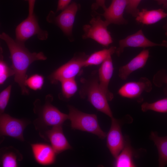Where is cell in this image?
<instances>
[{
  "mask_svg": "<svg viewBox=\"0 0 167 167\" xmlns=\"http://www.w3.org/2000/svg\"><path fill=\"white\" fill-rule=\"evenodd\" d=\"M26 126L25 122L23 120L13 118L7 114H1L0 131L2 135L10 136L23 141V132Z\"/></svg>",
  "mask_w": 167,
  "mask_h": 167,
  "instance_id": "cell-8",
  "label": "cell"
},
{
  "mask_svg": "<svg viewBox=\"0 0 167 167\" xmlns=\"http://www.w3.org/2000/svg\"><path fill=\"white\" fill-rule=\"evenodd\" d=\"M141 109L143 112L151 110L160 113H167V98L152 103H143L141 105Z\"/></svg>",
  "mask_w": 167,
  "mask_h": 167,
  "instance_id": "cell-22",
  "label": "cell"
},
{
  "mask_svg": "<svg viewBox=\"0 0 167 167\" xmlns=\"http://www.w3.org/2000/svg\"><path fill=\"white\" fill-rule=\"evenodd\" d=\"M79 7L76 3L72 2L63 10L58 15L54 17L53 20L49 22L55 24L66 35L71 36Z\"/></svg>",
  "mask_w": 167,
  "mask_h": 167,
  "instance_id": "cell-12",
  "label": "cell"
},
{
  "mask_svg": "<svg viewBox=\"0 0 167 167\" xmlns=\"http://www.w3.org/2000/svg\"><path fill=\"white\" fill-rule=\"evenodd\" d=\"M113 70L111 55H110L101 64L98 71L100 87L108 101H111L113 98V93L109 90L108 88Z\"/></svg>",
  "mask_w": 167,
  "mask_h": 167,
  "instance_id": "cell-13",
  "label": "cell"
},
{
  "mask_svg": "<svg viewBox=\"0 0 167 167\" xmlns=\"http://www.w3.org/2000/svg\"><path fill=\"white\" fill-rule=\"evenodd\" d=\"M163 28L165 31L166 36L167 37V22L164 25Z\"/></svg>",
  "mask_w": 167,
  "mask_h": 167,
  "instance_id": "cell-34",
  "label": "cell"
},
{
  "mask_svg": "<svg viewBox=\"0 0 167 167\" xmlns=\"http://www.w3.org/2000/svg\"><path fill=\"white\" fill-rule=\"evenodd\" d=\"M36 35L41 40H46L48 36L47 31L41 28L37 19L33 14L28 15L17 26L15 29L16 40L24 43L28 39Z\"/></svg>",
  "mask_w": 167,
  "mask_h": 167,
  "instance_id": "cell-6",
  "label": "cell"
},
{
  "mask_svg": "<svg viewBox=\"0 0 167 167\" xmlns=\"http://www.w3.org/2000/svg\"><path fill=\"white\" fill-rule=\"evenodd\" d=\"M89 24L83 26V39H92L105 47L108 46L113 42L110 33L107 30L108 25L100 16L92 18Z\"/></svg>",
  "mask_w": 167,
  "mask_h": 167,
  "instance_id": "cell-4",
  "label": "cell"
},
{
  "mask_svg": "<svg viewBox=\"0 0 167 167\" xmlns=\"http://www.w3.org/2000/svg\"><path fill=\"white\" fill-rule=\"evenodd\" d=\"M11 85H9L0 93V113H3L9 101L10 97Z\"/></svg>",
  "mask_w": 167,
  "mask_h": 167,
  "instance_id": "cell-27",
  "label": "cell"
},
{
  "mask_svg": "<svg viewBox=\"0 0 167 167\" xmlns=\"http://www.w3.org/2000/svg\"><path fill=\"white\" fill-rule=\"evenodd\" d=\"M149 49H144L126 64L121 66L118 70V76L122 80L127 79L133 71L143 68L149 57Z\"/></svg>",
  "mask_w": 167,
  "mask_h": 167,
  "instance_id": "cell-14",
  "label": "cell"
},
{
  "mask_svg": "<svg viewBox=\"0 0 167 167\" xmlns=\"http://www.w3.org/2000/svg\"><path fill=\"white\" fill-rule=\"evenodd\" d=\"M0 38L5 42L10 51L12 63L11 67L15 72V81L20 86L22 94H28L25 82L29 66L35 61L45 60L47 58L41 52L31 53L25 47L24 43L14 40L4 32L0 34Z\"/></svg>",
  "mask_w": 167,
  "mask_h": 167,
  "instance_id": "cell-1",
  "label": "cell"
},
{
  "mask_svg": "<svg viewBox=\"0 0 167 167\" xmlns=\"http://www.w3.org/2000/svg\"><path fill=\"white\" fill-rule=\"evenodd\" d=\"M88 57L85 54L75 56L60 66L49 76L51 83L56 84L65 80L75 79L84 67V61Z\"/></svg>",
  "mask_w": 167,
  "mask_h": 167,
  "instance_id": "cell-5",
  "label": "cell"
},
{
  "mask_svg": "<svg viewBox=\"0 0 167 167\" xmlns=\"http://www.w3.org/2000/svg\"><path fill=\"white\" fill-rule=\"evenodd\" d=\"M46 134L57 154L71 148L63 134L62 125L52 127L51 129L46 131Z\"/></svg>",
  "mask_w": 167,
  "mask_h": 167,
  "instance_id": "cell-17",
  "label": "cell"
},
{
  "mask_svg": "<svg viewBox=\"0 0 167 167\" xmlns=\"http://www.w3.org/2000/svg\"><path fill=\"white\" fill-rule=\"evenodd\" d=\"M31 146L34 158L38 163L47 165L54 163L57 154L51 146L36 143L31 144Z\"/></svg>",
  "mask_w": 167,
  "mask_h": 167,
  "instance_id": "cell-15",
  "label": "cell"
},
{
  "mask_svg": "<svg viewBox=\"0 0 167 167\" xmlns=\"http://www.w3.org/2000/svg\"><path fill=\"white\" fill-rule=\"evenodd\" d=\"M156 46L167 47V41H163L161 44L153 42L145 36L142 29H140L134 34L120 40L119 41V46L116 48L115 53L118 56H119L126 47L145 48Z\"/></svg>",
  "mask_w": 167,
  "mask_h": 167,
  "instance_id": "cell-7",
  "label": "cell"
},
{
  "mask_svg": "<svg viewBox=\"0 0 167 167\" xmlns=\"http://www.w3.org/2000/svg\"><path fill=\"white\" fill-rule=\"evenodd\" d=\"M71 0H58L56 11L63 10L67 6Z\"/></svg>",
  "mask_w": 167,
  "mask_h": 167,
  "instance_id": "cell-30",
  "label": "cell"
},
{
  "mask_svg": "<svg viewBox=\"0 0 167 167\" xmlns=\"http://www.w3.org/2000/svg\"><path fill=\"white\" fill-rule=\"evenodd\" d=\"M15 72L12 68L8 66L4 61L2 53L0 54V84L2 85L9 77L14 75Z\"/></svg>",
  "mask_w": 167,
  "mask_h": 167,
  "instance_id": "cell-25",
  "label": "cell"
},
{
  "mask_svg": "<svg viewBox=\"0 0 167 167\" xmlns=\"http://www.w3.org/2000/svg\"><path fill=\"white\" fill-rule=\"evenodd\" d=\"M167 17V13L163 9L148 10L142 9L135 17V20L138 23L149 25L155 24Z\"/></svg>",
  "mask_w": 167,
  "mask_h": 167,
  "instance_id": "cell-18",
  "label": "cell"
},
{
  "mask_svg": "<svg viewBox=\"0 0 167 167\" xmlns=\"http://www.w3.org/2000/svg\"><path fill=\"white\" fill-rule=\"evenodd\" d=\"M152 89V84L150 80L146 77H142L137 81L125 83L119 89L118 93L123 97L135 98L144 92H150Z\"/></svg>",
  "mask_w": 167,
  "mask_h": 167,
  "instance_id": "cell-11",
  "label": "cell"
},
{
  "mask_svg": "<svg viewBox=\"0 0 167 167\" xmlns=\"http://www.w3.org/2000/svg\"><path fill=\"white\" fill-rule=\"evenodd\" d=\"M150 137L158 150L159 166H165L167 165V136L160 137L156 132L152 131Z\"/></svg>",
  "mask_w": 167,
  "mask_h": 167,
  "instance_id": "cell-19",
  "label": "cell"
},
{
  "mask_svg": "<svg viewBox=\"0 0 167 167\" xmlns=\"http://www.w3.org/2000/svg\"><path fill=\"white\" fill-rule=\"evenodd\" d=\"M159 5H162L164 9L167 10V0H154Z\"/></svg>",
  "mask_w": 167,
  "mask_h": 167,
  "instance_id": "cell-33",
  "label": "cell"
},
{
  "mask_svg": "<svg viewBox=\"0 0 167 167\" xmlns=\"http://www.w3.org/2000/svg\"><path fill=\"white\" fill-rule=\"evenodd\" d=\"M2 166L3 167H16L18 166L16 154L9 152L3 153L1 159Z\"/></svg>",
  "mask_w": 167,
  "mask_h": 167,
  "instance_id": "cell-26",
  "label": "cell"
},
{
  "mask_svg": "<svg viewBox=\"0 0 167 167\" xmlns=\"http://www.w3.org/2000/svg\"><path fill=\"white\" fill-rule=\"evenodd\" d=\"M133 152L129 141L125 140L124 146L115 158L114 166L117 167H132L136 165L133 160Z\"/></svg>",
  "mask_w": 167,
  "mask_h": 167,
  "instance_id": "cell-20",
  "label": "cell"
},
{
  "mask_svg": "<svg viewBox=\"0 0 167 167\" xmlns=\"http://www.w3.org/2000/svg\"><path fill=\"white\" fill-rule=\"evenodd\" d=\"M99 7H102L104 11L106 9L107 7L105 5V0H96L95 3L93 4L92 6V9L94 10Z\"/></svg>",
  "mask_w": 167,
  "mask_h": 167,
  "instance_id": "cell-31",
  "label": "cell"
},
{
  "mask_svg": "<svg viewBox=\"0 0 167 167\" xmlns=\"http://www.w3.org/2000/svg\"><path fill=\"white\" fill-rule=\"evenodd\" d=\"M61 83L62 93L66 99L70 98L77 91V85L75 78L65 80Z\"/></svg>",
  "mask_w": 167,
  "mask_h": 167,
  "instance_id": "cell-23",
  "label": "cell"
},
{
  "mask_svg": "<svg viewBox=\"0 0 167 167\" xmlns=\"http://www.w3.org/2000/svg\"><path fill=\"white\" fill-rule=\"evenodd\" d=\"M116 47L112 46L95 52L88 56L84 62V67L101 64L109 56L115 53Z\"/></svg>",
  "mask_w": 167,
  "mask_h": 167,
  "instance_id": "cell-21",
  "label": "cell"
},
{
  "mask_svg": "<svg viewBox=\"0 0 167 167\" xmlns=\"http://www.w3.org/2000/svg\"><path fill=\"white\" fill-rule=\"evenodd\" d=\"M68 108V119L71 121L72 129L94 134L102 139L106 136V133L99 125L96 114L83 112L71 105Z\"/></svg>",
  "mask_w": 167,
  "mask_h": 167,
  "instance_id": "cell-3",
  "label": "cell"
},
{
  "mask_svg": "<svg viewBox=\"0 0 167 167\" xmlns=\"http://www.w3.org/2000/svg\"><path fill=\"white\" fill-rule=\"evenodd\" d=\"M44 83V77L37 74L33 75L27 78L25 82L26 86L34 90L41 89Z\"/></svg>",
  "mask_w": 167,
  "mask_h": 167,
  "instance_id": "cell-24",
  "label": "cell"
},
{
  "mask_svg": "<svg viewBox=\"0 0 167 167\" xmlns=\"http://www.w3.org/2000/svg\"><path fill=\"white\" fill-rule=\"evenodd\" d=\"M96 74L93 72L89 79H83L80 96L84 98L87 97L88 101L96 109L112 118L113 117L108 100L100 87L98 77L95 76Z\"/></svg>",
  "mask_w": 167,
  "mask_h": 167,
  "instance_id": "cell-2",
  "label": "cell"
},
{
  "mask_svg": "<svg viewBox=\"0 0 167 167\" xmlns=\"http://www.w3.org/2000/svg\"><path fill=\"white\" fill-rule=\"evenodd\" d=\"M142 0H128V4L125 11L132 16L136 17L139 10L138 7Z\"/></svg>",
  "mask_w": 167,
  "mask_h": 167,
  "instance_id": "cell-29",
  "label": "cell"
},
{
  "mask_svg": "<svg viewBox=\"0 0 167 167\" xmlns=\"http://www.w3.org/2000/svg\"><path fill=\"white\" fill-rule=\"evenodd\" d=\"M27 1L28 4V15H31L34 14V10L36 0H24Z\"/></svg>",
  "mask_w": 167,
  "mask_h": 167,
  "instance_id": "cell-32",
  "label": "cell"
},
{
  "mask_svg": "<svg viewBox=\"0 0 167 167\" xmlns=\"http://www.w3.org/2000/svg\"><path fill=\"white\" fill-rule=\"evenodd\" d=\"M153 82L156 87H161L164 84H167V74L165 70L161 69L154 75Z\"/></svg>",
  "mask_w": 167,
  "mask_h": 167,
  "instance_id": "cell-28",
  "label": "cell"
},
{
  "mask_svg": "<svg viewBox=\"0 0 167 167\" xmlns=\"http://www.w3.org/2000/svg\"><path fill=\"white\" fill-rule=\"evenodd\" d=\"M41 115L44 123L52 127L62 125L64 122L68 119V115L61 112L49 101H47L44 105Z\"/></svg>",
  "mask_w": 167,
  "mask_h": 167,
  "instance_id": "cell-16",
  "label": "cell"
},
{
  "mask_svg": "<svg viewBox=\"0 0 167 167\" xmlns=\"http://www.w3.org/2000/svg\"><path fill=\"white\" fill-rule=\"evenodd\" d=\"M110 129L106 135V144L113 156L117 157L123 149L125 140L122 135L120 121L111 118Z\"/></svg>",
  "mask_w": 167,
  "mask_h": 167,
  "instance_id": "cell-9",
  "label": "cell"
},
{
  "mask_svg": "<svg viewBox=\"0 0 167 167\" xmlns=\"http://www.w3.org/2000/svg\"><path fill=\"white\" fill-rule=\"evenodd\" d=\"M128 3V0H112L109 7L103 14L100 15L104 17L108 26L111 24H127L128 21L124 18L123 14Z\"/></svg>",
  "mask_w": 167,
  "mask_h": 167,
  "instance_id": "cell-10",
  "label": "cell"
}]
</instances>
